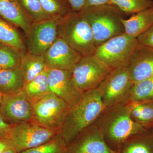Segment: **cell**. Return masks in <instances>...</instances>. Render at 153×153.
<instances>
[{"label": "cell", "mask_w": 153, "mask_h": 153, "mask_svg": "<svg viewBox=\"0 0 153 153\" xmlns=\"http://www.w3.org/2000/svg\"><path fill=\"white\" fill-rule=\"evenodd\" d=\"M148 102H152V103H153V97L152 98V99L150 101H148Z\"/></svg>", "instance_id": "obj_38"}, {"label": "cell", "mask_w": 153, "mask_h": 153, "mask_svg": "<svg viewBox=\"0 0 153 153\" xmlns=\"http://www.w3.org/2000/svg\"><path fill=\"white\" fill-rule=\"evenodd\" d=\"M134 83L153 76V48L139 44L128 66Z\"/></svg>", "instance_id": "obj_15"}, {"label": "cell", "mask_w": 153, "mask_h": 153, "mask_svg": "<svg viewBox=\"0 0 153 153\" xmlns=\"http://www.w3.org/2000/svg\"><path fill=\"white\" fill-rule=\"evenodd\" d=\"M153 97V76L135 83L131 91L130 101L146 102Z\"/></svg>", "instance_id": "obj_24"}, {"label": "cell", "mask_w": 153, "mask_h": 153, "mask_svg": "<svg viewBox=\"0 0 153 153\" xmlns=\"http://www.w3.org/2000/svg\"><path fill=\"white\" fill-rule=\"evenodd\" d=\"M13 124L8 123L0 115V138L9 139Z\"/></svg>", "instance_id": "obj_31"}, {"label": "cell", "mask_w": 153, "mask_h": 153, "mask_svg": "<svg viewBox=\"0 0 153 153\" xmlns=\"http://www.w3.org/2000/svg\"><path fill=\"white\" fill-rule=\"evenodd\" d=\"M111 70L91 55L82 56L71 72L76 85L84 92L96 88Z\"/></svg>", "instance_id": "obj_9"}, {"label": "cell", "mask_w": 153, "mask_h": 153, "mask_svg": "<svg viewBox=\"0 0 153 153\" xmlns=\"http://www.w3.org/2000/svg\"><path fill=\"white\" fill-rule=\"evenodd\" d=\"M12 148L9 139L0 138V153H4Z\"/></svg>", "instance_id": "obj_34"}, {"label": "cell", "mask_w": 153, "mask_h": 153, "mask_svg": "<svg viewBox=\"0 0 153 153\" xmlns=\"http://www.w3.org/2000/svg\"><path fill=\"white\" fill-rule=\"evenodd\" d=\"M57 134L32 120L13 124L10 140L12 148L19 153L43 144Z\"/></svg>", "instance_id": "obj_8"}, {"label": "cell", "mask_w": 153, "mask_h": 153, "mask_svg": "<svg viewBox=\"0 0 153 153\" xmlns=\"http://www.w3.org/2000/svg\"><path fill=\"white\" fill-rule=\"evenodd\" d=\"M79 13L90 26L96 47L125 33L122 19L126 15L113 5L89 7Z\"/></svg>", "instance_id": "obj_3"}, {"label": "cell", "mask_w": 153, "mask_h": 153, "mask_svg": "<svg viewBox=\"0 0 153 153\" xmlns=\"http://www.w3.org/2000/svg\"><path fill=\"white\" fill-rule=\"evenodd\" d=\"M4 153H18L13 148H11V149H9L7 150Z\"/></svg>", "instance_id": "obj_35"}, {"label": "cell", "mask_w": 153, "mask_h": 153, "mask_svg": "<svg viewBox=\"0 0 153 153\" xmlns=\"http://www.w3.org/2000/svg\"><path fill=\"white\" fill-rule=\"evenodd\" d=\"M134 82L127 67L112 69L97 88L105 107L129 102Z\"/></svg>", "instance_id": "obj_7"}, {"label": "cell", "mask_w": 153, "mask_h": 153, "mask_svg": "<svg viewBox=\"0 0 153 153\" xmlns=\"http://www.w3.org/2000/svg\"><path fill=\"white\" fill-rule=\"evenodd\" d=\"M138 44L137 38L124 33L97 47L93 55L112 70L127 67Z\"/></svg>", "instance_id": "obj_5"}, {"label": "cell", "mask_w": 153, "mask_h": 153, "mask_svg": "<svg viewBox=\"0 0 153 153\" xmlns=\"http://www.w3.org/2000/svg\"><path fill=\"white\" fill-rule=\"evenodd\" d=\"M24 53L13 47L0 44V70L20 68Z\"/></svg>", "instance_id": "obj_25"}, {"label": "cell", "mask_w": 153, "mask_h": 153, "mask_svg": "<svg viewBox=\"0 0 153 153\" xmlns=\"http://www.w3.org/2000/svg\"><path fill=\"white\" fill-rule=\"evenodd\" d=\"M66 146L60 134L49 141L19 153H66Z\"/></svg>", "instance_id": "obj_27"}, {"label": "cell", "mask_w": 153, "mask_h": 153, "mask_svg": "<svg viewBox=\"0 0 153 153\" xmlns=\"http://www.w3.org/2000/svg\"><path fill=\"white\" fill-rule=\"evenodd\" d=\"M117 153H153V135L151 129L135 135L121 145Z\"/></svg>", "instance_id": "obj_18"}, {"label": "cell", "mask_w": 153, "mask_h": 153, "mask_svg": "<svg viewBox=\"0 0 153 153\" xmlns=\"http://www.w3.org/2000/svg\"><path fill=\"white\" fill-rule=\"evenodd\" d=\"M46 68L44 55L27 52L22 55L20 68L24 76L25 84L34 79Z\"/></svg>", "instance_id": "obj_21"}, {"label": "cell", "mask_w": 153, "mask_h": 153, "mask_svg": "<svg viewBox=\"0 0 153 153\" xmlns=\"http://www.w3.org/2000/svg\"><path fill=\"white\" fill-rule=\"evenodd\" d=\"M28 16L33 22H37L50 18L45 13L39 0H19Z\"/></svg>", "instance_id": "obj_29"}, {"label": "cell", "mask_w": 153, "mask_h": 153, "mask_svg": "<svg viewBox=\"0 0 153 153\" xmlns=\"http://www.w3.org/2000/svg\"><path fill=\"white\" fill-rule=\"evenodd\" d=\"M41 7L50 17L63 16L72 11L63 0H39Z\"/></svg>", "instance_id": "obj_28"}, {"label": "cell", "mask_w": 153, "mask_h": 153, "mask_svg": "<svg viewBox=\"0 0 153 153\" xmlns=\"http://www.w3.org/2000/svg\"><path fill=\"white\" fill-rule=\"evenodd\" d=\"M125 33L137 38L153 26V7L134 14L128 19H122Z\"/></svg>", "instance_id": "obj_17"}, {"label": "cell", "mask_w": 153, "mask_h": 153, "mask_svg": "<svg viewBox=\"0 0 153 153\" xmlns=\"http://www.w3.org/2000/svg\"><path fill=\"white\" fill-rule=\"evenodd\" d=\"M137 39L139 44L153 48V26Z\"/></svg>", "instance_id": "obj_30"}, {"label": "cell", "mask_w": 153, "mask_h": 153, "mask_svg": "<svg viewBox=\"0 0 153 153\" xmlns=\"http://www.w3.org/2000/svg\"><path fill=\"white\" fill-rule=\"evenodd\" d=\"M110 1L111 0H85V8L94 6L110 4Z\"/></svg>", "instance_id": "obj_33"}, {"label": "cell", "mask_w": 153, "mask_h": 153, "mask_svg": "<svg viewBox=\"0 0 153 153\" xmlns=\"http://www.w3.org/2000/svg\"><path fill=\"white\" fill-rule=\"evenodd\" d=\"M44 56L47 68L70 71L82 57L59 37Z\"/></svg>", "instance_id": "obj_14"}, {"label": "cell", "mask_w": 153, "mask_h": 153, "mask_svg": "<svg viewBox=\"0 0 153 153\" xmlns=\"http://www.w3.org/2000/svg\"><path fill=\"white\" fill-rule=\"evenodd\" d=\"M61 17H50L33 22L29 35L26 37V47L28 53L44 55L57 38V27Z\"/></svg>", "instance_id": "obj_10"}, {"label": "cell", "mask_w": 153, "mask_h": 153, "mask_svg": "<svg viewBox=\"0 0 153 153\" xmlns=\"http://www.w3.org/2000/svg\"><path fill=\"white\" fill-rule=\"evenodd\" d=\"M66 153H117L108 146L96 124L82 131L66 146Z\"/></svg>", "instance_id": "obj_12"}, {"label": "cell", "mask_w": 153, "mask_h": 153, "mask_svg": "<svg viewBox=\"0 0 153 153\" xmlns=\"http://www.w3.org/2000/svg\"><path fill=\"white\" fill-rule=\"evenodd\" d=\"M22 91L32 104L49 93L50 91L48 68H45L34 79L25 84Z\"/></svg>", "instance_id": "obj_19"}, {"label": "cell", "mask_w": 153, "mask_h": 153, "mask_svg": "<svg viewBox=\"0 0 153 153\" xmlns=\"http://www.w3.org/2000/svg\"><path fill=\"white\" fill-rule=\"evenodd\" d=\"M0 106L2 117L8 123L16 124L33 120V105L22 91L3 94Z\"/></svg>", "instance_id": "obj_13"}, {"label": "cell", "mask_w": 153, "mask_h": 153, "mask_svg": "<svg viewBox=\"0 0 153 153\" xmlns=\"http://www.w3.org/2000/svg\"><path fill=\"white\" fill-rule=\"evenodd\" d=\"M110 4L126 15L134 14L153 7V0H111Z\"/></svg>", "instance_id": "obj_26"}, {"label": "cell", "mask_w": 153, "mask_h": 153, "mask_svg": "<svg viewBox=\"0 0 153 153\" xmlns=\"http://www.w3.org/2000/svg\"><path fill=\"white\" fill-rule=\"evenodd\" d=\"M33 120L55 133L60 134L70 107L50 92L32 104Z\"/></svg>", "instance_id": "obj_6"}, {"label": "cell", "mask_w": 153, "mask_h": 153, "mask_svg": "<svg viewBox=\"0 0 153 153\" xmlns=\"http://www.w3.org/2000/svg\"><path fill=\"white\" fill-rule=\"evenodd\" d=\"M71 9L75 12H80L85 7V0H63Z\"/></svg>", "instance_id": "obj_32"}, {"label": "cell", "mask_w": 153, "mask_h": 153, "mask_svg": "<svg viewBox=\"0 0 153 153\" xmlns=\"http://www.w3.org/2000/svg\"><path fill=\"white\" fill-rule=\"evenodd\" d=\"M105 108L97 88L84 92L70 108L59 134L66 146L82 131L95 123Z\"/></svg>", "instance_id": "obj_2"}, {"label": "cell", "mask_w": 153, "mask_h": 153, "mask_svg": "<svg viewBox=\"0 0 153 153\" xmlns=\"http://www.w3.org/2000/svg\"><path fill=\"white\" fill-rule=\"evenodd\" d=\"M2 97V94L0 93V102H1V101Z\"/></svg>", "instance_id": "obj_36"}, {"label": "cell", "mask_w": 153, "mask_h": 153, "mask_svg": "<svg viewBox=\"0 0 153 153\" xmlns=\"http://www.w3.org/2000/svg\"><path fill=\"white\" fill-rule=\"evenodd\" d=\"M57 37L82 56L93 55L96 48L90 26L79 12L71 11L61 17Z\"/></svg>", "instance_id": "obj_4"}, {"label": "cell", "mask_w": 153, "mask_h": 153, "mask_svg": "<svg viewBox=\"0 0 153 153\" xmlns=\"http://www.w3.org/2000/svg\"><path fill=\"white\" fill-rule=\"evenodd\" d=\"M150 129H151V131H152V132L153 135V125H152V126L151 127V128H150Z\"/></svg>", "instance_id": "obj_37"}, {"label": "cell", "mask_w": 153, "mask_h": 153, "mask_svg": "<svg viewBox=\"0 0 153 153\" xmlns=\"http://www.w3.org/2000/svg\"><path fill=\"white\" fill-rule=\"evenodd\" d=\"M131 115L135 122L149 129L153 125V103L130 102Z\"/></svg>", "instance_id": "obj_23"}, {"label": "cell", "mask_w": 153, "mask_h": 153, "mask_svg": "<svg viewBox=\"0 0 153 153\" xmlns=\"http://www.w3.org/2000/svg\"><path fill=\"white\" fill-rule=\"evenodd\" d=\"M94 123L108 146L116 152L127 140L148 130L132 118L130 102L105 108Z\"/></svg>", "instance_id": "obj_1"}, {"label": "cell", "mask_w": 153, "mask_h": 153, "mask_svg": "<svg viewBox=\"0 0 153 153\" xmlns=\"http://www.w3.org/2000/svg\"><path fill=\"white\" fill-rule=\"evenodd\" d=\"M0 17L29 35L33 22L19 0H0Z\"/></svg>", "instance_id": "obj_16"}, {"label": "cell", "mask_w": 153, "mask_h": 153, "mask_svg": "<svg viewBox=\"0 0 153 153\" xmlns=\"http://www.w3.org/2000/svg\"><path fill=\"white\" fill-rule=\"evenodd\" d=\"M49 90L70 108L81 98L84 92L76 85L71 71L48 68Z\"/></svg>", "instance_id": "obj_11"}, {"label": "cell", "mask_w": 153, "mask_h": 153, "mask_svg": "<svg viewBox=\"0 0 153 153\" xmlns=\"http://www.w3.org/2000/svg\"><path fill=\"white\" fill-rule=\"evenodd\" d=\"M0 115H1V106H0Z\"/></svg>", "instance_id": "obj_39"}, {"label": "cell", "mask_w": 153, "mask_h": 153, "mask_svg": "<svg viewBox=\"0 0 153 153\" xmlns=\"http://www.w3.org/2000/svg\"><path fill=\"white\" fill-rule=\"evenodd\" d=\"M25 84L20 68L0 70V93L2 95L21 92Z\"/></svg>", "instance_id": "obj_20"}, {"label": "cell", "mask_w": 153, "mask_h": 153, "mask_svg": "<svg viewBox=\"0 0 153 153\" xmlns=\"http://www.w3.org/2000/svg\"><path fill=\"white\" fill-rule=\"evenodd\" d=\"M0 44H4L25 53L27 49L23 38L16 27L0 17Z\"/></svg>", "instance_id": "obj_22"}]
</instances>
